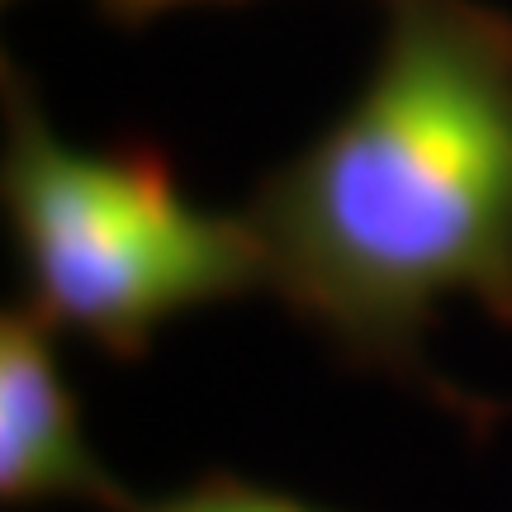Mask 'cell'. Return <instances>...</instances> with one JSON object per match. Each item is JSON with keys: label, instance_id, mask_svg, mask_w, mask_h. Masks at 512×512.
<instances>
[{"label": "cell", "instance_id": "3957f363", "mask_svg": "<svg viewBox=\"0 0 512 512\" xmlns=\"http://www.w3.org/2000/svg\"><path fill=\"white\" fill-rule=\"evenodd\" d=\"M57 337L62 332L29 299L0 313V503H91L124 512L133 494L86 441Z\"/></svg>", "mask_w": 512, "mask_h": 512}, {"label": "cell", "instance_id": "5b68a950", "mask_svg": "<svg viewBox=\"0 0 512 512\" xmlns=\"http://www.w3.org/2000/svg\"><path fill=\"white\" fill-rule=\"evenodd\" d=\"M181 5H200V0H100V10H105L114 24H124V29L152 24V19L171 15V10H181Z\"/></svg>", "mask_w": 512, "mask_h": 512}, {"label": "cell", "instance_id": "277c9868", "mask_svg": "<svg viewBox=\"0 0 512 512\" xmlns=\"http://www.w3.org/2000/svg\"><path fill=\"white\" fill-rule=\"evenodd\" d=\"M124 512H323V508H309V503H299L290 494H275V489H261V484H247V479L233 475H204L190 489H176L166 498H133Z\"/></svg>", "mask_w": 512, "mask_h": 512}, {"label": "cell", "instance_id": "6da1fadb", "mask_svg": "<svg viewBox=\"0 0 512 512\" xmlns=\"http://www.w3.org/2000/svg\"><path fill=\"white\" fill-rule=\"evenodd\" d=\"M266 290L351 370L418 389L470 432L508 418L427 361L446 299L512 328V15L380 0L361 91L242 204Z\"/></svg>", "mask_w": 512, "mask_h": 512}, {"label": "cell", "instance_id": "8992f818", "mask_svg": "<svg viewBox=\"0 0 512 512\" xmlns=\"http://www.w3.org/2000/svg\"><path fill=\"white\" fill-rule=\"evenodd\" d=\"M5 5H15V0H5Z\"/></svg>", "mask_w": 512, "mask_h": 512}, {"label": "cell", "instance_id": "7a4b0ae2", "mask_svg": "<svg viewBox=\"0 0 512 512\" xmlns=\"http://www.w3.org/2000/svg\"><path fill=\"white\" fill-rule=\"evenodd\" d=\"M0 114V200L29 280L24 299L57 332L114 361H143L171 318L266 290L247 214L190 200L166 147L67 143L15 57L0 62Z\"/></svg>", "mask_w": 512, "mask_h": 512}]
</instances>
